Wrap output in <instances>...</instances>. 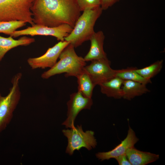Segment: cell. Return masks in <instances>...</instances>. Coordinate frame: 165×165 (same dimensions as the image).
Listing matches in <instances>:
<instances>
[{
  "instance_id": "cell-1",
  "label": "cell",
  "mask_w": 165,
  "mask_h": 165,
  "mask_svg": "<svg viewBox=\"0 0 165 165\" xmlns=\"http://www.w3.org/2000/svg\"><path fill=\"white\" fill-rule=\"evenodd\" d=\"M31 10L35 24L49 27L67 24L73 28L81 12L76 0H34Z\"/></svg>"
},
{
  "instance_id": "cell-2",
  "label": "cell",
  "mask_w": 165,
  "mask_h": 165,
  "mask_svg": "<svg viewBox=\"0 0 165 165\" xmlns=\"http://www.w3.org/2000/svg\"><path fill=\"white\" fill-rule=\"evenodd\" d=\"M74 48L71 43L67 46L61 53L59 60L53 67L43 72L41 75L42 78L48 79L63 73H65L66 77H77L82 72L86 63L84 58L77 54Z\"/></svg>"
},
{
  "instance_id": "cell-3",
  "label": "cell",
  "mask_w": 165,
  "mask_h": 165,
  "mask_svg": "<svg viewBox=\"0 0 165 165\" xmlns=\"http://www.w3.org/2000/svg\"><path fill=\"white\" fill-rule=\"evenodd\" d=\"M103 10L99 6L83 11L76 20L72 31L64 38V40L76 48L90 40L95 32L94 27L95 23Z\"/></svg>"
},
{
  "instance_id": "cell-4",
  "label": "cell",
  "mask_w": 165,
  "mask_h": 165,
  "mask_svg": "<svg viewBox=\"0 0 165 165\" xmlns=\"http://www.w3.org/2000/svg\"><path fill=\"white\" fill-rule=\"evenodd\" d=\"M34 0H0V22L23 21L35 24L31 8Z\"/></svg>"
},
{
  "instance_id": "cell-5",
  "label": "cell",
  "mask_w": 165,
  "mask_h": 165,
  "mask_svg": "<svg viewBox=\"0 0 165 165\" xmlns=\"http://www.w3.org/2000/svg\"><path fill=\"white\" fill-rule=\"evenodd\" d=\"M22 74H16L12 78V86L8 94L3 96L0 93V133L4 130L10 122L13 113L21 97L20 81Z\"/></svg>"
},
{
  "instance_id": "cell-6",
  "label": "cell",
  "mask_w": 165,
  "mask_h": 165,
  "mask_svg": "<svg viewBox=\"0 0 165 165\" xmlns=\"http://www.w3.org/2000/svg\"><path fill=\"white\" fill-rule=\"evenodd\" d=\"M62 132L68 139L66 152L70 155H72L75 150H79L82 148L90 150L97 145L94 132L90 130L84 131L81 125L75 126L70 129H64Z\"/></svg>"
},
{
  "instance_id": "cell-7",
  "label": "cell",
  "mask_w": 165,
  "mask_h": 165,
  "mask_svg": "<svg viewBox=\"0 0 165 165\" xmlns=\"http://www.w3.org/2000/svg\"><path fill=\"white\" fill-rule=\"evenodd\" d=\"M72 29L73 28L67 24L55 27L35 24L24 29L16 30L10 36L13 38L26 35L51 36L56 37L58 40L63 41H64V38L69 35Z\"/></svg>"
},
{
  "instance_id": "cell-8",
  "label": "cell",
  "mask_w": 165,
  "mask_h": 165,
  "mask_svg": "<svg viewBox=\"0 0 165 165\" xmlns=\"http://www.w3.org/2000/svg\"><path fill=\"white\" fill-rule=\"evenodd\" d=\"M110 64L107 57L93 60L90 64L86 66L83 70L89 75L95 86L99 85L115 77L116 70L112 68Z\"/></svg>"
},
{
  "instance_id": "cell-9",
  "label": "cell",
  "mask_w": 165,
  "mask_h": 165,
  "mask_svg": "<svg viewBox=\"0 0 165 165\" xmlns=\"http://www.w3.org/2000/svg\"><path fill=\"white\" fill-rule=\"evenodd\" d=\"M93 103L91 98L84 97L78 91L71 94L67 103V118L62 125L66 128L73 127L75 120L79 113L83 109H90Z\"/></svg>"
},
{
  "instance_id": "cell-10",
  "label": "cell",
  "mask_w": 165,
  "mask_h": 165,
  "mask_svg": "<svg viewBox=\"0 0 165 165\" xmlns=\"http://www.w3.org/2000/svg\"><path fill=\"white\" fill-rule=\"evenodd\" d=\"M70 43L65 40L60 41L52 47L49 48L43 55L38 57L29 58L27 62L32 69L51 68L57 62L62 51Z\"/></svg>"
},
{
  "instance_id": "cell-11",
  "label": "cell",
  "mask_w": 165,
  "mask_h": 165,
  "mask_svg": "<svg viewBox=\"0 0 165 165\" xmlns=\"http://www.w3.org/2000/svg\"><path fill=\"white\" fill-rule=\"evenodd\" d=\"M138 141L139 139L134 131L129 127L126 137L120 144L109 151L98 152L96 156L101 161L111 158L115 159L121 155L125 154L127 149L134 147Z\"/></svg>"
},
{
  "instance_id": "cell-12",
  "label": "cell",
  "mask_w": 165,
  "mask_h": 165,
  "mask_svg": "<svg viewBox=\"0 0 165 165\" xmlns=\"http://www.w3.org/2000/svg\"><path fill=\"white\" fill-rule=\"evenodd\" d=\"M105 38L102 31H100L94 33L90 39L91 42L90 50L84 58L86 61L107 57L103 49Z\"/></svg>"
},
{
  "instance_id": "cell-13",
  "label": "cell",
  "mask_w": 165,
  "mask_h": 165,
  "mask_svg": "<svg viewBox=\"0 0 165 165\" xmlns=\"http://www.w3.org/2000/svg\"><path fill=\"white\" fill-rule=\"evenodd\" d=\"M125 154L132 165H145L159 158L158 154L141 151L134 147L128 149Z\"/></svg>"
},
{
  "instance_id": "cell-14",
  "label": "cell",
  "mask_w": 165,
  "mask_h": 165,
  "mask_svg": "<svg viewBox=\"0 0 165 165\" xmlns=\"http://www.w3.org/2000/svg\"><path fill=\"white\" fill-rule=\"evenodd\" d=\"M35 38L24 36L16 40L11 36L4 37L0 36V61L10 50L19 46H27L33 43Z\"/></svg>"
},
{
  "instance_id": "cell-15",
  "label": "cell",
  "mask_w": 165,
  "mask_h": 165,
  "mask_svg": "<svg viewBox=\"0 0 165 165\" xmlns=\"http://www.w3.org/2000/svg\"><path fill=\"white\" fill-rule=\"evenodd\" d=\"M122 88L123 98L128 100L150 92L146 85L129 80H123Z\"/></svg>"
},
{
  "instance_id": "cell-16",
  "label": "cell",
  "mask_w": 165,
  "mask_h": 165,
  "mask_svg": "<svg viewBox=\"0 0 165 165\" xmlns=\"http://www.w3.org/2000/svg\"><path fill=\"white\" fill-rule=\"evenodd\" d=\"M123 81L118 77H115L99 85L101 91L109 97L116 99L123 98L122 87Z\"/></svg>"
},
{
  "instance_id": "cell-17",
  "label": "cell",
  "mask_w": 165,
  "mask_h": 165,
  "mask_svg": "<svg viewBox=\"0 0 165 165\" xmlns=\"http://www.w3.org/2000/svg\"><path fill=\"white\" fill-rule=\"evenodd\" d=\"M76 78L78 84V91L86 97L91 98L95 86L89 75L83 70Z\"/></svg>"
},
{
  "instance_id": "cell-18",
  "label": "cell",
  "mask_w": 165,
  "mask_h": 165,
  "mask_svg": "<svg viewBox=\"0 0 165 165\" xmlns=\"http://www.w3.org/2000/svg\"><path fill=\"white\" fill-rule=\"evenodd\" d=\"M136 67H128L126 68L116 70L115 77L123 80H129L138 82L145 85L152 82L151 79H145L136 71Z\"/></svg>"
},
{
  "instance_id": "cell-19",
  "label": "cell",
  "mask_w": 165,
  "mask_h": 165,
  "mask_svg": "<svg viewBox=\"0 0 165 165\" xmlns=\"http://www.w3.org/2000/svg\"><path fill=\"white\" fill-rule=\"evenodd\" d=\"M163 61L158 60L150 65L141 69L137 68L136 71L144 78L151 79L161 71Z\"/></svg>"
},
{
  "instance_id": "cell-20",
  "label": "cell",
  "mask_w": 165,
  "mask_h": 165,
  "mask_svg": "<svg viewBox=\"0 0 165 165\" xmlns=\"http://www.w3.org/2000/svg\"><path fill=\"white\" fill-rule=\"evenodd\" d=\"M26 23L23 21L0 22V33L10 35L17 29L25 26Z\"/></svg>"
},
{
  "instance_id": "cell-21",
  "label": "cell",
  "mask_w": 165,
  "mask_h": 165,
  "mask_svg": "<svg viewBox=\"0 0 165 165\" xmlns=\"http://www.w3.org/2000/svg\"><path fill=\"white\" fill-rule=\"evenodd\" d=\"M76 0L81 11L101 6L100 0Z\"/></svg>"
},
{
  "instance_id": "cell-22",
  "label": "cell",
  "mask_w": 165,
  "mask_h": 165,
  "mask_svg": "<svg viewBox=\"0 0 165 165\" xmlns=\"http://www.w3.org/2000/svg\"><path fill=\"white\" fill-rule=\"evenodd\" d=\"M119 0H100L101 7L103 10L108 9Z\"/></svg>"
},
{
  "instance_id": "cell-23",
  "label": "cell",
  "mask_w": 165,
  "mask_h": 165,
  "mask_svg": "<svg viewBox=\"0 0 165 165\" xmlns=\"http://www.w3.org/2000/svg\"><path fill=\"white\" fill-rule=\"evenodd\" d=\"M119 165H132L125 154L121 155L115 159Z\"/></svg>"
}]
</instances>
